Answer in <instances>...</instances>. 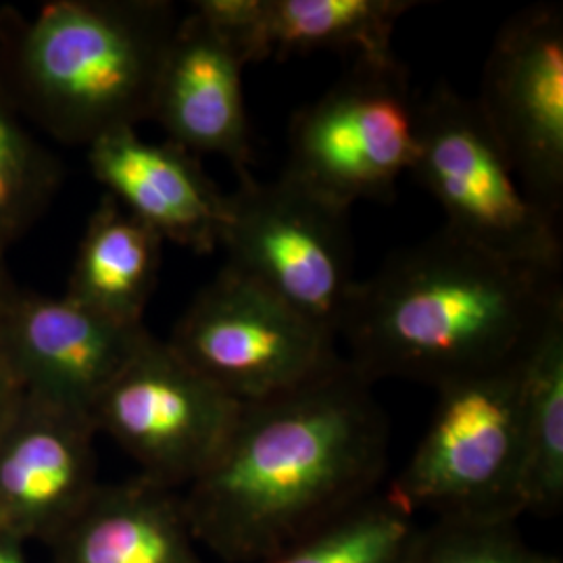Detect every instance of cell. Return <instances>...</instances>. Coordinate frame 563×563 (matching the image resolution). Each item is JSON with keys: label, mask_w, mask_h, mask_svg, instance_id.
I'll return each mask as SVG.
<instances>
[{"label": "cell", "mask_w": 563, "mask_h": 563, "mask_svg": "<svg viewBox=\"0 0 563 563\" xmlns=\"http://www.w3.org/2000/svg\"><path fill=\"white\" fill-rule=\"evenodd\" d=\"M242 69L222 32L190 9L167 44L151 115L167 141L192 155H222L239 174L253 162Z\"/></svg>", "instance_id": "4fadbf2b"}, {"label": "cell", "mask_w": 563, "mask_h": 563, "mask_svg": "<svg viewBox=\"0 0 563 563\" xmlns=\"http://www.w3.org/2000/svg\"><path fill=\"white\" fill-rule=\"evenodd\" d=\"M411 174L443 207L449 232L504 262L560 278V223L526 195L476 102L446 81L418 104Z\"/></svg>", "instance_id": "277c9868"}, {"label": "cell", "mask_w": 563, "mask_h": 563, "mask_svg": "<svg viewBox=\"0 0 563 563\" xmlns=\"http://www.w3.org/2000/svg\"><path fill=\"white\" fill-rule=\"evenodd\" d=\"M163 0H55L0 11V90L55 141L90 146L153 115L176 30Z\"/></svg>", "instance_id": "3957f363"}, {"label": "cell", "mask_w": 563, "mask_h": 563, "mask_svg": "<svg viewBox=\"0 0 563 563\" xmlns=\"http://www.w3.org/2000/svg\"><path fill=\"white\" fill-rule=\"evenodd\" d=\"M563 305L560 278L504 262L443 228L357 282L339 336L365 383L434 388L522 357Z\"/></svg>", "instance_id": "7a4b0ae2"}, {"label": "cell", "mask_w": 563, "mask_h": 563, "mask_svg": "<svg viewBox=\"0 0 563 563\" xmlns=\"http://www.w3.org/2000/svg\"><path fill=\"white\" fill-rule=\"evenodd\" d=\"M222 246L228 269L339 339L357 288L346 207L288 174L260 181L242 172L228 195Z\"/></svg>", "instance_id": "8992f818"}, {"label": "cell", "mask_w": 563, "mask_h": 563, "mask_svg": "<svg viewBox=\"0 0 563 563\" xmlns=\"http://www.w3.org/2000/svg\"><path fill=\"white\" fill-rule=\"evenodd\" d=\"M416 563H562L526 543L516 520L446 518L423 532Z\"/></svg>", "instance_id": "44dd1931"}, {"label": "cell", "mask_w": 563, "mask_h": 563, "mask_svg": "<svg viewBox=\"0 0 563 563\" xmlns=\"http://www.w3.org/2000/svg\"><path fill=\"white\" fill-rule=\"evenodd\" d=\"M4 253H7V246L0 244V320L4 318V313L9 311V307H11L13 301L21 295L18 284H15L11 272H9Z\"/></svg>", "instance_id": "603a6c76"}, {"label": "cell", "mask_w": 563, "mask_h": 563, "mask_svg": "<svg viewBox=\"0 0 563 563\" xmlns=\"http://www.w3.org/2000/svg\"><path fill=\"white\" fill-rule=\"evenodd\" d=\"M522 439L523 514L555 511L563 501V305L523 360Z\"/></svg>", "instance_id": "ac0fdd59"}, {"label": "cell", "mask_w": 563, "mask_h": 563, "mask_svg": "<svg viewBox=\"0 0 563 563\" xmlns=\"http://www.w3.org/2000/svg\"><path fill=\"white\" fill-rule=\"evenodd\" d=\"M409 0H199L192 2L234 46L242 63L288 59L318 51L388 63L393 32Z\"/></svg>", "instance_id": "9a60e30c"}, {"label": "cell", "mask_w": 563, "mask_h": 563, "mask_svg": "<svg viewBox=\"0 0 563 563\" xmlns=\"http://www.w3.org/2000/svg\"><path fill=\"white\" fill-rule=\"evenodd\" d=\"M483 113L526 195L551 218L563 207V11L534 4L499 30L484 65Z\"/></svg>", "instance_id": "30bf717a"}, {"label": "cell", "mask_w": 563, "mask_h": 563, "mask_svg": "<svg viewBox=\"0 0 563 563\" xmlns=\"http://www.w3.org/2000/svg\"><path fill=\"white\" fill-rule=\"evenodd\" d=\"M55 157L34 139L0 90V244L9 246L41 220L59 188Z\"/></svg>", "instance_id": "ffe728a7"}, {"label": "cell", "mask_w": 563, "mask_h": 563, "mask_svg": "<svg viewBox=\"0 0 563 563\" xmlns=\"http://www.w3.org/2000/svg\"><path fill=\"white\" fill-rule=\"evenodd\" d=\"M342 360L297 388L242 402L216 460L186 486L190 530L228 563H262L374 495L388 420Z\"/></svg>", "instance_id": "6da1fadb"}, {"label": "cell", "mask_w": 563, "mask_h": 563, "mask_svg": "<svg viewBox=\"0 0 563 563\" xmlns=\"http://www.w3.org/2000/svg\"><path fill=\"white\" fill-rule=\"evenodd\" d=\"M526 353L437 388L432 422L390 488L397 501L439 520L522 516Z\"/></svg>", "instance_id": "5b68a950"}, {"label": "cell", "mask_w": 563, "mask_h": 563, "mask_svg": "<svg viewBox=\"0 0 563 563\" xmlns=\"http://www.w3.org/2000/svg\"><path fill=\"white\" fill-rule=\"evenodd\" d=\"M162 251V236L107 195L88 220L65 297L113 322L142 325Z\"/></svg>", "instance_id": "e0dca14e"}, {"label": "cell", "mask_w": 563, "mask_h": 563, "mask_svg": "<svg viewBox=\"0 0 563 563\" xmlns=\"http://www.w3.org/2000/svg\"><path fill=\"white\" fill-rule=\"evenodd\" d=\"M418 148V104L401 60L355 65L290 121L284 174L351 209L388 201L411 172Z\"/></svg>", "instance_id": "52a82bcc"}, {"label": "cell", "mask_w": 563, "mask_h": 563, "mask_svg": "<svg viewBox=\"0 0 563 563\" xmlns=\"http://www.w3.org/2000/svg\"><path fill=\"white\" fill-rule=\"evenodd\" d=\"M48 547L55 563H201L180 495L142 476L99 484Z\"/></svg>", "instance_id": "2e32d148"}, {"label": "cell", "mask_w": 563, "mask_h": 563, "mask_svg": "<svg viewBox=\"0 0 563 563\" xmlns=\"http://www.w3.org/2000/svg\"><path fill=\"white\" fill-rule=\"evenodd\" d=\"M334 342L257 284L223 267L190 302L167 344L232 399L255 402L341 363Z\"/></svg>", "instance_id": "ba28073f"}, {"label": "cell", "mask_w": 563, "mask_h": 563, "mask_svg": "<svg viewBox=\"0 0 563 563\" xmlns=\"http://www.w3.org/2000/svg\"><path fill=\"white\" fill-rule=\"evenodd\" d=\"M0 563H30L23 551V543L0 532Z\"/></svg>", "instance_id": "cb8c5ba5"}, {"label": "cell", "mask_w": 563, "mask_h": 563, "mask_svg": "<svg viewBox=\"0 0 563 563\" xmlns=\"http://www.w3.org/2000/svg\"><path fill=\"white\" fill-rule=\"evenodd\" d=\"M423 532L411 509L374 493L262 563H416Z\"/></svg>", "instance_id": "d6986e66"}, {"label": "cell", "mask_w": 563, "mask_h": 563, "mask_svg": "<svg viewBox=\"0 0 563 563\" xmlns=\"http://www.w3.org/2000/svg\"><path fill=\"white\" fill-rule=\"evenodd\" d=\"M148 334L144 323L113 322L65 295L21 292L0 320V357L23 397L92 422L102 393Z\"/></svg>", "instance_id": "8fae6325"}, {"label": "cell", "mask_w": 563, "mask_h": 563, "mask_svg": "<svg viewBox=\"0 0 563 563\" xmlns=\"http://www.w3.org/2000/svg\"><path fill=\"white\" fill-rule=\"evenodd\" d=\"M95 178L136 220L169 241L211 253L222 244L228 195L205 174L201 163L174 142L144 141L120 130L88 148Z\"/></svg>", "instance_id": "5bb4252c"}, {"label": "cell", "mask_w": 563, "mask_h": 563, "mask_svg": "<svg viewBox=\"0 0 563 563\" xmlns=\"http://www.w3.org/2000/svg\"><path fill=\"white\" fill-rule=\"evenodd\" d=\"M241 409L148 334L95 405L92 423L141 465L142 478L178 490L216 460Z\"/></svg>", "instance_id": "9c48e42d"}, {"label": "cell", "mask_w": 563, "mask_h": 563, "mask_svg": "<svg viewBox=\"0 0 563 563\" xmlns=\"http://www.w3.org/2000/svg\"><path fill=\"white\" fill-rule=\"evenodd\" d=\"M23 401V390L20 384L13 378L11 369L7 367L4 360L0 357V432L2 428L13 418Z\"/></svg>", "instance_id": "7402d4cb"}, {"label": "cell", "mask_w": 563, "mask_h": 563, "mask_svg": "<svg viewBox=\"0 0 563 563\" xmlns=\"http://www.w3.org/2000/svg\"><path fill=\"white\" fill-rule=\"evenodd\" d=\"M90 420L23 397L0 432V532L51 544L99 488Z\"/></svg>", "instance_id": "7c38bea8"}]
</instances>
